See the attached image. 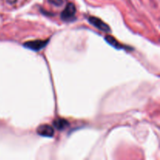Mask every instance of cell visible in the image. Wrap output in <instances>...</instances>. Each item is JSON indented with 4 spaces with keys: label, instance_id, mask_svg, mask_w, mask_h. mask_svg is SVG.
I'll return each instance as SVG.
<instances>
[{
    "label": "cell",
    "instance_id": "cell-6",
    "mask_svg": "<svg viewBox=\"0 0 160 160\" xmlns=\"http://www.w3.org/2000/svg\"><path fill=\"white\" fill-rule=\"evenodd\" d=\"M105 39H106V41L109 44V45L113 46L114 48H122V47H123L120 43H119L118 41L116 40V39L114 38L113 37H112L111 35H107L106 38H105Z\"/></svg>",
    "mask_w": 160,
    "mask_h": 160
},
{
    "label": "cell",
    "instance_id": "cell-3",
    "mask_svg": "<svg viewBox=\"0 0 160 160\" xmlns=\"http://www.w3.org/2000/svg\"><path fill=\"white\" fill-rule=\"evenodd\" d=\"M89 22H90L91 24L93 25L94 27H95L96 28H98V30L102 31H104V32L109 33L110 32V28L108 24H106L105 22H103L102 20H100L99 18H97L95 17H90L88 18Z\"/></svg>",
    "mask_w": 160,
    "mask_h": 160
},
{
    "label": "cell",
    "instance_id": "cell-5",
    "mask_svg": "<svg viewBox=\"0 0 160 160\" xmlns=\"http://www.w3.org/2000/svg\"><path fill=\"white\" fill-rule=\"evenodd\" d=\"M53 126L56 128L57 130H63L69 126L68 121L62 118L56 119L53 121Z\"/></svg>",
    "mask_w": 160,
    "mask_h": 160
},
{
    "label": "cell",
    "instance_id": "cell-4",
    "mask_svg": "<svg viewBox=\"0 0 160 160\" xmlns=\"http://www.w3.org/2000/svg\"><path fill=\"white\" fill-rule=\"evenodd\" d=\"M37 133L42 137L52 138L54 135V129L50 125L43 124L38 128Z\"/></svg>",
    "mask_w": 160,
    "mask_h": 160
},
{
    "label": "cell",
    "instance_id": "cell-1",
    "mask_svg": "<svg viewBox=\"0 0 160 160\" xmlns=\"http://www.w3.org/2000/svg\"><path fill=\"white\" fill-rule=\"evenodd\" d=\"M75 13H76V7L73 3H68L65 9L61 13V18L64 21H68V20H71L74 17Z\"/></svg>",
    "mask_w": 160,
    "mask_h": 160
},
{
    "label": "cell",
    "instance_id": "cell-7",
    "mask_svg": "<svg viewBox=\"0 0 160 160\" xmlns=\"http://www.w3.org/2000/svg\"><path fill=\"white\" fill-rule=\"evenodd\" d=\"M48 2L52 3V4L55 5V6H59L62 4L63 2V0H48Z\"/></svg>",
    "mask_w": 160,
    "mask_h": 160
},
{
    "label": "cell",
    "instance_id": "cell-2",
    "mask_svg": "<svg viewBox=\"0 0 160 160\" xmlns=\"http://www.w3.org/2000/svg\"><path fill=\"white\" fill-rule=\"evenodd\" d=\"M48 43V40H35L27 42L23 44V46L33 51H39L46 46Z\"/></svg>",
    "mask_w": 160,
    "mask_h": 160
}]
</instances>
